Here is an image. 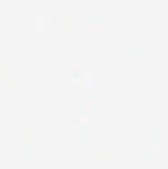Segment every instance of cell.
Instances as JSON below:
<instances>
[{
	"instance_id": "30bf717a",
	"label": "cell",
	"mask_w": 168,
	"mask_h": 169,
	"mask_svg": "<svg viewBox=\"0 0 168 169\" xmlns=\"http://www.w3.org/2000/svg\"><path fill=\"white\" fill-rule=\"evenodd\" d=\"M153 138V124H146V140L151 142Z\"/></svg>"
},
{
	"instance_id": "3957f363",
	"label": "cell",
	"mask_w": 168,
	"mask_h": 169,
	"mask_svg": "<svg viewBox=\"0 0 168 169\" xmlns=\"http://www.w3.org/2000/svg\"><path fill=\"white\" fill-rule=\"evenodd\" d=\"M146 109H147V113H149L150 115H152V116H157L161 113L162 109H165V106H161V105H147L146 106Z\"/></svg>"
},
{
	"instance_id": "d6986e66",
	"label": "cell",
	"mask_w": 168,
	"mask_h": 169,
	"mask_svg": "<svg viewBox=\"0 0 168 169\" xmlns=\"http://www.w3.org/2000/svg\"><path fill=\"white\" fill-rule=\"evenodd\" d=\"M20 158H23V144L20 143Z\"/></svg>"
},
{
	"instance_id": "ba28073f",
	"label": "cell",
	"mask_w": 168,
	"mask_h": 169,
	"mask_svg": "<svg viewBox=\"0 0 168 169\" xmlns=\"http://www.w3.org/2000/svg\"><path fill=\"white\" fill-rule=\"evenodd\" d=\"M157 120H158V123H160V124L168 123V113L161 112L159 115H157Z\"/></svg>"
},
{
	"instance_id": "8992f818",
	"label": "cell",
	"mask_w": 168,
	"mask_h": 169,
	"mask_svg": "<svg viewBox=\"0 0 168 169\" xmlns=\"http://www.w3.org/2000/svg\"><path fill=\"white\" fill-rule=\"evenodd\" d=\"M81 130L82 128L80 127V124H74L73 127V140L74 142H77V140H80L81 139Z\"/></svg>"
},
{
	"instance_id": "9a60e30c",
	"label": "cell",
	"mask_w": 168,
	"mask_h": 169,
	"mask_svg": "<svg viewBox=\"0 0 168 169\" xmlns=\"http://www.w3.org/2000/svg\"><path fill=\"white\" fill-rule=\"evenodd\" d=\"M99 145L103 147L104 150L110 151V140H104V142H100Z\"/></svg>"
},
{
	"instance_id": "603a6c76",
	"label": "cell",
	"mask_w": 168,
	"mask_h": 169,
	"mask_svg": "<svg viewBox=\"0 0 168 169\" xmlns=\"http://www.w3.org/2000/svg\"><path fill=\"white\" fill-rule=\"evenodd\" d=\"M146 169H151V168H150V167H147V168H146Z\"/></svg>"
},
{
	"instance_id": "5b68a950",
	"label": "cell",
	"mask_w": 168,
	"mask_h": 169,
	"mask_svg": "<svg viewBox=\"0 0 168 169\" xmlns=\"http://www.w3.org/2000/svg\"><path fill=\"white\" fill-rule=\"evenodd\" d=\"M82 134H84L83 136V140H86V142H90L91 140V127L90 124H84V128L81 130Z\"/></svg>"
},
{
	"instance_id": "7402d4cb",
	"label": "cell",
	"mask_w": 168,
	"mask_h": 169,
	"mask_svg": "<svg viewBox=\"0 0 168 169\" xmlns=\"http://www.w3.org/2000/svg\"><path fill=\"white\" fill-rule=\"evenodd\" d=\"M165 108L167 109V113H168V105H167V106H165Z\"/></svg>"
},
{
	"instance_id": "277c9868",
	"label": "cell",
	"mask_w": 168,
	"mask_h": 169,
	"mask_svg": "<svg viewBox=\"0 0 168 169\" xmlns=\"http://www.w3.org/2000/svg\"><path fill=\"white\" fill-rule=\"evenodd\" d=\"M147 85H152V87H160L164 84V77H158V78H154V77H147Z\"/></svg>"
},
{
	"instance_id": "8fae6325",
	"label": "cell",
	"mask_w": 168,
	"mask_h": 169,
	"mask_svg": "<svg viewBox=\"0 0 168 169\" xmlns=\"http://www.w3.org/2000/svg\"><path fill=\"white\" fill-rule=\"evenodd\" d=\"M37 30L39 31V32H43L44 31V15L43 14H39L38 16H37Z\"/></svg>"
},
{
	"instance_id": "4fadbf2b",
	"label": "cell",
	"mask_w": 168,
	"mask_h": 169,
	"mask_svg": "<svg viewBox=\"0 0 168 169\" xmlns=\"http://www.w3.org/2000/svg\"><path fill=\"white\" fill-rule=\"evenodd\" d=\"M165 160L164 158H159V159H157V160H154L153 161V165H156L158 167V168H160V169H164V167H165Z\"/></svg>"
},
{
	"instance_id": "ac0fdd59",
	"label": "cell",
	"mask_w": 168,
	"mask_h": 169,
	"mask_svg": "<svg viewBox=\"0 0 168 169\" xmlns=\"http://www.w3.org/2000/svg\"><path fill=\"white\" fill-rule=\"evenodd\" d=\"M145 122H146V124L152 123V115L147 114V115H146V117H145Z\"/></svg>"
},
{
	"instance_id": "2e32d148",
	"label": "cell",
	"mask_w": 168,
	"mask_h": 169,
	"mask_svg": "<svg viewBox=\"0 0 168 169\" xmlns=\"http://www.w3.org/2000/svg\"><path fill=\"white\" fill-rule=\"evenodd\" d=\"M91 158H92V160H100V159H101V157H100L97 152H95V151H91Z\"/></svg>"
},
{
	"instance_id": "52a82bcc",
	"label": "cell",
	"mask_w": 168,
	"mask_h": 169,
	"mask_svg": "<svg viewBox=\"0 0 168 169\" xmlns=\"http://www.w3.org/2000/svg\"><path fill=\"white\" fill-rule=\"evenodd\" d=\"M80 123L81 124H91L92 123V114L88 113L80 116Z\"/></svg>"
},
{
	"instance_id": "9c48e42d",
	"label": "cell",
	"mask_w": 168,
	"mask_h": 169,
	"mask_svg": "<svg viewBox=\"0 0 168 169\" xmlns=\"http://www.w3.org/2000/svg\"><path fill=\"white\" fill-rule=\"evenodd\" d=\"M157 138L158 142H164V124L158 123L157 125Z\"/></svg>"
},
{
	"instance_id": "ffe728a7",
	"label": "cell",
	"mask_w": 168,
	"mask_h": 169,
	"mask_svg": "<svg viewBox=\"0 0 168 169\" xmlns=\"http://www.w3.org/2000/svg\"><path fill=\"white\" fill-rule=\"evenodd\" d=\"M98 145H99V143H98V142H92V144H91V148L93 150V148H95V147H97Z\"/></svg>"
},
{
	"instance_id": "7a4b0ae2",
	"label": "cell",
	"mask_w": 168,
	"mask_h": 169,
	"mask_svg": "<svg viewBox=\"0 0 168 169\" xmlns=\"http://www.w3.org/2000/svg\"><path fill=\"white\" fill-rule=\"evenodd\" d=\"M162 151H164V144L160 143V142L151 140V142H147V144H146V152H149V153L160 154Z\"/></svg>"
},
{
	"instance_id": "6da1fadb",
	"label": "cell",
	"mask_w": 168,
	"mask_h": 169,
	"mask_svg": "<svg viewBox=\"0 0 168 169\" xmlns=\"http://www.w3.org/2000/svg\"><path fill=\"white\" fill-rule=\"evenodd\" d=\"M144 89L143 87H130L129 89V102L133 105L144 104Z\"/></svg>"
},
{
	"instance_id": "5bb4252c",
	"label": "cell",
	"mask_w": 168,
	"mask_h": 169,
	"mask_svg": "<svg viewBox=\"0 0 168 169\" xmlns=\"http://www.w3.org/2000/svg\"><path fill=\"white\" fill-rule=\"evenodd\" d=\"M161 158H164L165 160H168V142L164 143V151L161 152Z\"/></svg>"
},
{
	"instance_id": "e0dca14e",
	"label": "cell",
	"mask_w": 168,
	"mask_h": 169,
	"mask_svg": "<svg viewBox=\"0 0 168 169\" xmlns=\"http://www.w3.org/2000/svg\"><path fill=\"white\" fill-rule=\"evenodd\" d=\"M36 147H37V145H36V142H34V143H32V157H31L32 159H36V157H37V151H36Z\"/></svg>"
},
{
	"instance_id": "cb8c5ba5",
	"label": "cell",
	"mask_w": 168,
	"mask_h": 169,
	"mask_svg": "<svg viewBox=\"0 0 168 169\" xmlns=\"http://www.w3.org/2000/svg\"><path fill=\"white\" fill-rule=\"evenodd\" d=\"M167 85H168V82H167Z\"/></svg>"
},
{
	"instance_id": "44dd1931",
	"label": "cell",
	"mask_w": 168,
	"mask_h": 169,
	"mask_svg": "<svg viewBox=\"0 0 168 169\" xmlns=\"http://www.w3.org/2000/svg\"><path fill=\"white\" fill-rule=\"evenodd\" d=\"M108 158H110V155H108V154H106V155H104V157H103L101 159H105V160H107Z\"/></svg>"
},
{
	"instance_id": "7c38bea8",
	"label": "cell",
	"mask_w": 168,
	"mask_h": 169,
	"mask_svg": "<svg viewBox=\"0 0 168 169\" xmlns=\"http://www.w3.org/2000/svg\"><path fill=\"white\" fill-rule=\"evenodd\" d=\"M72 87H67L66 89V102L67 105H72L73 102V96H72Z\"/></svg>"
}]
</instances>
